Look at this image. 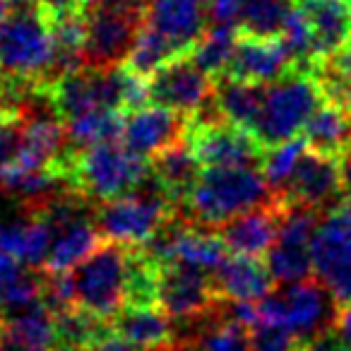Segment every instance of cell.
Instances as JSON below:
<instances>
[{
    "label": "cell",
    "instance_id": "cell-1",
    "mask_svg": "<svg viewBox=\"0 0 351 351\" xmlns=\"http://www.w3.org/2000/svg\"><path fill=\"white\" fill-rule=\"evenodd\" d=\"M277 200L265 173L255 166L205 169L183 197L178 212L193 224L217 229L255 207L272 205Z\"/></svg>",
    "mask_w": 351,
    "mask_h": 351
},
{
    "label": "cell",
    "instance_id": "cell-4",
    "mask_svg": "<svg viewBox=\"0 0 351 351\" xmlns=\"http://www.w3.org/2000/svg\"><path fill=\"white\" fill-rule=\"evenodd\" d=\"M178 212L169 193L147 176V181L128 195L99 202L94 210V224L104 241L123 245H145L171 217Z\"/></svg>",
    "mask_w": 351,
    "mask_h": 351
},
{
    "label": "cell",
    "instance_id": "cell-20",
    "mask_svg": "<svg viewBox=\"0 0 351 351\" xmlns=\"http://www.w3.org/2000/svg\"><path fill=\"white\" fill-rule=\"evenodd\" d=\"M217 296L221 301H250L260 303L265 296H269L274 277L269 274L267 265H263L255 258H243L234 255L226 258L219 267L212 272Z\"/></svg>",
    "mask_w": 351,
    "mask_h": 351
},
{
    "label": "cell",
    "instance_id": "cell-30",
    "mask_svg": "<svg viewBox=\"0 0 351 351\" xmlns=\"http://www.w3.org/2000/svg\"><path fill=\"white\" fill-rule=\"evenodd\" d=\"M293 8L296 0H245L236 27L243 36L279 39Z\"/></svg>",
    "mask_w": 351,
    "mask_h": 351
},
{
    "label": "cell",
    "instance_id": "cell-16",
    "mask_svg": "<svg viewBox=\"0 0 351 351\" xmlns=\"http://www.w3.org/2000/svg\"><path fill=\"white\" fill-rule=\"evenodd\" d=\"M210 3L202 0H149L145 25L159 32L181 56H188L207 29Z\"/></svg>",
    "mask_w": 351,
    "mask_h": 351
},
{
    "label": "cell",
    "instance_id": "cell-40",
    "mask_svg": "<svg viewBox=\"0 0 351 351\" xmlns=\"http://www.w3.org/2000/svg\"><path fill=\"white\" fill-rule=\"evenodd\" d=\"M335 327H337V332H339L341 341H344L346 351H351V301L344 303V306H339Z\"/></svg>",
    "mask_w": 351,
    "mask_h": 351
},
{
    "label": "cell",
    "instance_id": "cell-34",
    "mask_svg": "<svg viewBox=\"0 0 351 351\" xmlns=\"http://www.w3.org/2000/svg\"><path fill=\"white\" fill-rule=\"evenodd\" d=\"M197 351H250L248 327L224 315V301L207 317V330L197 344Z\"/></svg>",
    "mask_w": 351,
    "mask_h": 351
},
{
    "label": "cell",
    "instance_id": "cell-46",
    "mask_svg": "<svg viewBox=\"0 0 351 351\" xmlns=\"http://www.w3.org/2000/svg\"><path fill=\"white\" fill-rule=\"evenodd\" d=\"M293 351H311V349H308L306 344H298V346H296V349H293Z\"/></svg>",
    "mask_w": 351,
    "mask_h": 351
},
{
    "label": "cell",
    "instance_id": "cell-31",
    "mask_svg": "<svg viewBox=\"0 0 351 351\" xmlns=\"http://www.w3.org/2000/svg\"><path fill=\"white\" fill-rule=\"evenodd\" d=\"M181 58V53L152 27L142 25L140 34H137L135 44H132L130 53H128L125 68H130L132 73L142 75V77H152L159 68H164L171 60Z\"/></svg>",
    "mask_w": 351,
    "mask_h": 351
},
{
    "label": "cell",
    "instance_id": "cell-42",
    "mask_svg": "<svg viewBox=\"0 0 351 351\" xmlns=\"http://www.w3.org/2000/svg\"><path fill=\"white\" fill-rule=\"evenodd\" d=\"M339 171H341V191H344L346 197L351 200V142L339 154Z\"/></svg>",
    "mask_w": 351,
    "mask_h": 351
},
{
    "label": "cell",
    "instance_id": "cell-44",
    "mask_svg": "<svg viewBox=\"0 0 351 351\" xmlns=\"http://www.w3.org/2000/svg\"><path fill=\"white\" fill-rule=\"evenodd\" d=\"M0 351H27L22 344H17L10 337V332L5 330V322H3V315H0Z\"/></svg>",
    "mask_w": 351,
    "mask_h": 351
},
{
    "label": "cell",
    "instance_id": "cell-10",
    "mask_svg": "<svg viewBox=\"0 0 351 351\" xmlns=\"http://www.w3.org/2000/svg\"><path fill=\"white\" fill-rule=\"evenodd\" d=\"M221 298L217 296L212 272L181 263L161 265L159 274V308L178 322H197L217 311Z\"/></svg>",
    "mask_w": 351,
    "mask_h": 351
},
{
    "label": "cell",
    "instance_id": "cell-35",
    "mask_svg": "<svg viewBox=\"0 0 351 351\" xmlns=\"http://www.w3.org/2000/svg\"><path fill=\"white\" fill-rule=\"evenodd\" d=\"M250 351H293L301 341L289 327L269 325V322H258L248 330Z\"/></svg>",
    "mask_w": 351,
    "mask_h": 351
},
{
    "label": "cell",
    "instance_id": "cell-43",
    "mask_svg": "<svg viewBox=\"0 0 351 351\" xmlns=\"http://www.w3.org/2000/svg\"><path fill=\"white\" fill-rule=\"evenodd\" d=\"M147 351H197V341H193V339H178V337H176V339L169 341V344L154 346V349H147Z\"/></svg>",
    "mask_w": 351,
    "mask_h": 351
},
{
    "label": "cell",
    "instance_id": "cell-15",
    "mask_svg": "<svg viewBox=\"0 0 351 351\" xmlns=\"http://www.w3.org/2000/svg\"><path fill=\"white\" fill-rule=\"evenodd\" d=\"M188 132H191V118L188 116L173 111V108L159 106V104H154V106L147 104L137 111L125 113L121 140L132 152L152 159L166 147L186 140Z\"/></svg>",
    "mask_w": 351,
    "mask_h": 351
},
{
    "label": "cell",
    "instance_id": "cell-45",
    "mask_svg": "<svg viewBox=\"0 0 351 351\" xmlns=\"http://www.w3.org/2000/svg\"><path fill=\"white\" fill-rule=\"evenodd\" d=\"M104 3H111V0H87V8H97V5H104ZM84 8V10H87Z\"/></svg>",
    "mask_w": 351,
    "mask_h": 351
},
{
    "label": "cell",
    "instance_id": "cell-14",
    "mask_svg": "<svg viewBox=\"0 0 351 351\" xmlns=\"http://www.w3.org/2000/svg\"><path fill=\"white\" fill-rule=\"evenodd\" d=\"M341 193V171L339 156L306 152L298 164L296 173L279 195L282 205H306L313 210H330L339 200Z\"/></svg>",
    "mask_w": 351,
    "mask_h": 351
},
{
    "label": "cell",
    "instance_id": "cell-29",
    "mask_svg": "<svg viewBox=\"0 0 351 351\" xmlns=\"http://www.w3.org/2000/svg\"><path fill=\"white\" fill-rule=\"evenodd\" d=\"M241 41V32L236 25L229 22H215L205 29V34L197 39V44L193 46L191 58L200 65L205 73H210L212 77H221L229 68L231 58L236 53V46Z\"/></svg>",
    "mask_w": 351,
    "mask_h": 351
},
{
    "label": "cell",
    "instance_id": "cell-24",
    "mask_svg": "<svg viewBox=\"0 0 351 351\" xmlns=\"http://www.w3.org/2000/svg\"><path fill=\"white\" fill-rule=\"evenodd\" d=\"M265 89L267 84L245 82V80L221 75L215 87V106L226 123L253 132V125L265 104Z\"/></svg>",
    "mask_w": 351,
    "mask_h": 351
},
{
    "label": "cell",
    "instance_id": "cell-25",
    "mask_svg": "<svg viewBox=\"0 0 351 351\" xmlns=\"http://www.w3.org/2000/svg\"><path fill=\"white\" fill-rule=\"evenodd\" d=\"M111 327L145 351L176 339L171 317L159 306H125L111 320Z\"/></svg>",
    "mask_w": 351,
    "mask_h": 351
},
{
    "label": "cell",
    "instance_id": "cell-19",
    "mask_svg": "<svg viewBox=\"0 0 351 351\" xmlns=\"http://www.w3.org/2000/svg\"><path fill=\"white\" fill-rule=\"evenodd\" d=\"M315 41L317 63L351 44V0H296Z\"/></svg>",
    "mask_w": 351,
    "mask_h": 351
},
{
    "label": "cell",
    "instance_id": "cell-6",
    "mask_svg": "<svg viewBox=\"0 0 351 351\" xmlns=\"http://www.w3.org/2000/svg\"><path fill=\"white\" fill-rule=\"evenodd\" d=\"M145 0H111L84 10V68L113 70L128 60L132 44L145 25Z\"/></svg>",
    "mask_w": 351,
    "mask_h": 351
},
{
    "label": "cell",
    "instance_id": "cell-38",
    "mask_svg": "<svg viewBox=\"0 0 351 351\" xmlns=\"http://www.w3.org/2000/svg\"><path fill=\"white\" fill-rule=\"evenodd\" d=\"M243 5H245V0H212L210 17L215 22H229V25H236Z\"/></svg>",
    "mask_w": 351,
    "mask_h": 351
},
{
    "label": "cell",
    "instance_id": "cell-11",
    "mask_svg": "<svg viewBox=\"0 0 351 351\" xmlns=\"http://www.w3.org/2000/svg\"><path fill=\"white\" fill-rule=\"evenodd\" d=\"M217 77L200 68L188 56L171 60L149 77V97L154 104L195 118L215 99Z\"/></svg>",
    "mask_w": 351,
    "mask_h": 351
},
{
    "label": "cell",
    "instance_id": "cell-18",
    "mask_svg": "<svg viewBox=\"0 0 351 351\" xmlns=\"http://www.w3.org/2000/svg\"><path fill=\"white\" fill-rule=\"evenodd\" d=\"M289 70H293L291 56L279 39H258V36L241 34L236 53L224 75L245 80V82L272 84Z\"/></svg>",
    "mask_w": 351,
    "mask_h": 351
},
{
    "label": "cell",
    "instance_id": "cell-36",
    "mask_svg": "<svg viewBox=\"0 0 351 351\" xmlns=\"http://www.w3.org/2000/svg\"><path fill=\"white\" fill-rule=\"evenodd\" d=\"M20 121L3 123L0 125V186L5 178V171L10 169V164L17 156V147H20Z\"/></svg>",
    "mask_w": 351,
    "mask_h": 351
},
{
    "label": "cell",
    "instance_id": "cell-27",
    "mask_svg": "<svg viewBox=\"0 0 351 351\" xmlns=\"http://www.w3.org/2000/svg\"><path fill=\"white\" fill-rule=\"evenodd\" d=\"M123 123H125V113L116 108H99V111H89L65 121L70 154H77L101 142L121 140Z\"/></svg>",
    "mask_w": 351,
    "mask_h": 351
},
{
    "label": "cell",
    "instance_id": "cell-39",
    "mask_svg": "<svg viewBox=\"0 0 351 351\" xmlns=\"http://www.w3.org/2000/svg\"><path fill=\"white\" fill-rule=\"evenodd\" d=\"M41 5V10L49 17H63L73 15V12H84L87 0H36Z\"/></svg>",
    "mask_w": 351,
    "mask_h": 351
},
{
    "label": "cell",
    "instance_id": "cell-37",
    "mask_svg": "<svg viewBox=\"0 0 351 351\" xmlns=\"http://www.w3.org/2000/svg\"><path fill=\"white\" fill-rule=\"evenodd\" d=\"M84 351H145V349H140L137 344H132L130 339H125L123 335H118V332L108 325L106 330H104Z\"/></svg>",
    "mask_w": 351,
    "mask_h": 351
},
{
    "label": "cell",
    "instance_id": "cell-2",
    "mask_svg": "<svg viewBox=\"0 0 351 351\" xmlns=\"http://www.w3.org/2000/svg\"><path fill=\"white\" fill-rule=\"evenodd\" d=\"M152 161L132 152L125 142H101L70 154L68 183L92 202H108L128 195L147 181Z\"/></svg>",
    "mask_w": 351,
    "mask_h": 351
},
{
    "label": "cell",
    "instance_id": "cell-8",
    "mask_svg": "<svg viewBox=\"0 0 351 351\" xmlns=\"http://www.w3.org/2000/svg\"><path fill=\"white\" fill-rule=\"evenodd\" d=\"M313 272L339 306L351 301V200L320 217L313 241Z\"/></svg>",
    "mask_w": 351,
    "mask_h": 351
},
{
    "label": "cell",
    "instance_id": "cell-23",
    "mask_svg": "<svg viewBox=\"0 0 351 351\" xmlns=\"http://www.w3.org/2000/svg\"><path fill=\"white\" fill-rule=\"evenodd\" d=\"M200 173L202 164L188 140L176 142V145L166 147L156 156H152V176L169 193V197L176 202V207H181L183 197L195 186Z\"/></svg>",
    "mask_w": 351,
    "mask_h": 351
},
{
    "label": "cell",
    "instance_id": "cell-48",
    "mask_svg": "<svg viewBox=\"0 0 351 351\" xmlns=\"http://www.w3.org/2000/svg\"><path fill=\"white\" fill-rule=\"evenodd\" d=\"M17 3H22V0H17Z\"/></svg>",
    "mask_w": 351,
    "mask_h": 351
},
{
    "label": "cell",
    "instance_id": "cell-21",
    "mask_svg": "<svg viewBox=\"0 0 351 351\" xmlns=\"http://www.w3.org/2000/svg\"><path fill=\"white\" fill-rule=\"evenodd\" d=\"M99 234L94 224V215H84L70 219L53 229L49 258H46V272H73L82 260H87L99 248Z\"/></svg>",
    "mask_w": 351,
    "mask_h": 351
},
{
    "label": "cell",
    "instance_id": "cell-5",
    "mask_svg": "<svg viewBox=\"0 0 351 351\" xmlns=\"http://www.w3.org/2000/svg\"><path fill=\"white\" fill-rule=\"evenodd\" d=\"M325 101L317 77L308 70H289L277 82L267 84L265 104L253 135L265 149L289 142L303 132L315 108Z\"/></svg>",
    "mask_w": 351,
    "mask_h": 351
},
{
    "label": "cell",
    "instance_id": "cell-3",
    "mask_svg": "<svg viewBox=\"0 0 351 351\" xmlns=\"http://www.w3.org/2000/svg\"><path fill=\"white\" fill-rule=\"evenodd\" d=\"M53 63L51 17L36 0H22L0 17V75L46 82Z\"/></svg>",
    "mask_w": 351,
    "mask_h": 351
},
{
    "label": "cell",
    "instance_id": "cell-22",
    "mask_svg": "<svg viewBox=\"0 0 351 351\" xmlns=\"http://www.w3.org/2000/svg\"><path fill=\"white\" fill-rule=\"evenodd\" d=\"M53 241L49 221L36 212H27V217L15 221H0V250L10 253L15 260L29 267L46 265Z\"/></svg>",
    "mask_w": 351,
    "mask_h": 351
},
{
    "label": "cell",
    "instance_id": "cell-13",
    "mask_svg": "<svg viewBox=\"0 0 351 351\" xmlns=\"http://www.w3.org/2000/svg\"><path fill=\"white\" fill-rule=\"evenodd\" d=\"M277 298L282 306V325L289 327L298 341H311L337 322L339 303L332 298L320 279L289 284L282 293H277Z\"/></svg>",
    "mask_w": 351,
    "mask_h": 351
},
{
    "label": "cell",
    "instance_id": "cell-32",
    "mask_svg": "<svg viewBox=\"0 0 351 351\" xmlns=\"http://www.w3.org/2000/svg\"><path fill=\"white\" fill-rule=\"evenodd\" d=\"M53 317H56L58 344L68 346V349H80V351L87 349V346L111 325V320H101V317L92 315V313L80 306L53 313Z\"/></svg>",
    "mask_w": 351,
    "mask_h": 351
},
{
    "label": "cell",
    "instance_id": "cell-28",
    "mask_svg": "<svg viewBox=\"0 0 351 351\" xmlns=\"http://www.w3.org/2000/svg\"><path fill=\"white\" fill-rule=\"evenodd\" d=\"M3 322L12 339L27 351H53L58 346L56 317L44 303L17 311L15 315H3Z\"/></svg>",
    "mask_w": 351,
    "mask_h": 351
},
{
    "label": "cell",
    "instance_id": "cell-17",
    "mask_svg": "<svg viewBox=\"0 0 351 351\" xmlns=\"http://www.w3.org/2000/svg\"><path fill=\"white\" fill-rule=\"evenodd\" d=\"M282 202L255 207L236 219L219 226V236L224 239L229 253L243 255V258L260 260L269 253L274 239L279 234V221H282Z\"/></svg>",
    "mask_w": 351,
    "mask_h": 351
},
{
    "label": "cell",
    "instance_id": "cell-26",
    "mask_svg": "<svg viewBox=\"0 0 351 351\" xmlns=\"http://www.w3.org/2000/svg\"><path fill=\"white\" fill-rule=\"evenodd\" d=\"M308 149L339 156L351 142V113L332 101H322L303 128Z\"/></svg>",
    "mask_w": 351,
    "mask_h": 351
},
{
    "label": "cell",
    "instance_id": "cell-9",
    "mask_svg": "<svg viewBox=\"0 0 351 351\" xmlns=\"http://www.w3.org/2000/svg\"><path fill=\"white\" fill-rule=\"evenodd\" d=\"M320 224L317 210L306 205H284L279 234L267 253V269L277 284L311 279L313 241Z\"/></svg>",
    "mask_w": 351,
    "mask_h": 351
},
{
    "label": "cell",
    "instance_id": "cell-7",
    "mask_svg": "<svg viewBox=\"0 0 351 351\" xmlns=\"http://www.w3.org/2000/svg\"><path fill=\"white\" fill-rule=\"evenodd\" d=\"M130 245L106 241L73 269L75 301L101 320H113L125 308Z\"/></svg>",
    "mask_w": 351,
    "mask_h": 351
},
{
    "label": "cell",
    "instance_id": "cell-47",
    "mask_svg": "<svg viewBox=\"0 0 351 351\" xmlns=\"http://www.w3.org/2000/svg\"><path fill=\"white\" fill-rule=\"evenodd\" d=\"M3 123H8V121H5V118H3V116H0V125H3Z\"/></svg>",
    "mask_w": 351,
    "mask_h": 351
},
{
    "label": "cell",
    "instance_id": "cell-12",
    "mask_svg": "<svg viewBox=\"0 0 351 351\" xmlns=\"http://www.w3.org/2000/svg\"><path fill=\"white\" fill-rule=\"evenodd\" d=\"M188 142L205 169H239L263 164L267 152L255 140L253 132L226 121L191 125Z\"/></svg>",
    "mask_w": 351,
    "mask_h": 351
},
{
    "label": "cell",
    "instance_id": "cell-33",
    "mask_svg": "<svg viewBox=\"0 0 351 351\" xmlns=\"http://www.w3.org/2000/svg\"><path fill=\"white\" fill-rule=\"evenodd\" d=\"M306 152H308L306 140H296V137L267 149V154H265V159H263V173L277 197L282 195L284 188H287L289 181L293 178V173H296L298 164H301Z\"/></svg>",
    "mask_w": 351,
    "mask_h": 351
},
{
    "label": "cell",
    "instance_id": "cell-41",
    "mask_svg": "<svg viewBox=\"0 0 351 351\" xmlns=\"http://www.w3.org/2000/svg\"><path fill=\"white\" fill-rule=\"evenodd\" d=\"M22 263L20 260H15L10 253H5V250H0V284L10 282L12 277H17V274L22 272Z\"/></svg>",
    "mask_w": 351,
    "mask_h": 351
}]
</instances>
